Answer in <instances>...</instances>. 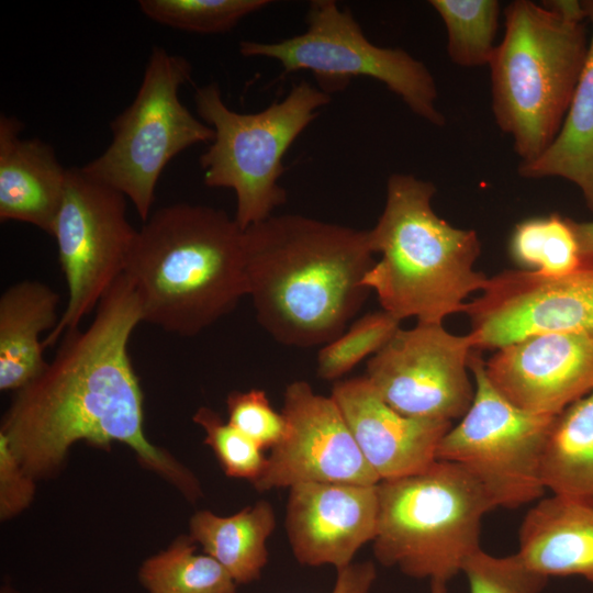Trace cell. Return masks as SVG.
<instances>
[{
    "instance_id": "6da1fadb",
    "label": "cell",
    "mask_w": 593,
    "mask_h": 593,
    "mask_svg": "<svg viewBox=\"0 0 593 593\" xmlns=\"http://www.w3.org/2000/svg\"><path fill=\"white\" fill-rule=\"evenodd\" d=\"M141 322L135 289L122 275L89 326L65 332L53 360L15 391L0 434L33 479L57 473L77 441L99 448L119 441L189 501L202 495L197 477L144 433V398L128 355L130 337Z\"/></svg>"
},
{
    "instance_id": "7a4b0ae2",
    "label": "cell",
    "mask_w": 593,
    "mask_h": 593,
    "mask_svg": "<svg viewBox=\"0 0 593 593\" xmlns=\"http://www.w3.org/2000/svg\"><path fill=\"white\" fill-rule=\"evenodd\" d=\"M368 232L300 214L245 230L246 292L258 323L279 343L307 348L344 333L369 290Z\"/></svg>"
},
{
    "instance_id": "3957f363",
    "label": "cell",
    "mask_w": 593,
    "mask_h": 593,
    "mask_svg": "<svg viewBox=\"0 0 593 593\" xmlns=\"http://www.w3.org/2000/svg\"><path fill=\"white\" fill-rule=\"evenodd\" d=\"M124 275L142 322L194 336L247 295L245 230L213 206L159 208L137 231Z\"/></svg>"
},
{
    "instance_id": "277c9868",
    "label": "cell",
    "mask_w": 593,
    "mask_h": 593,
    "mask_svg": "<svg viewBox=\"0 0 593 593\" xmlns=\"http://www.w3.org/2000/svg\"><path fill=\"white\" fill-rule=\"evenodd\" d=\"M435 193L430 181L392 174L383 211L367 231L371 251L380 259L362 284L399 321L443 323L465 313L468 298L480 293L489 278L474 267L481 253L477 232L437 215L432 204Z\"/></svg>"
},
{
    "instance_id": "5b68a950",
    "label": "cell",
    "mask_w": 593,
    "mask_h": 593,
    "mask_svg": "<svg viewBox=\"0 0 593 593\" xmlns=\"http://www.w3.org/2000/svg\"><path fill=\"white\" fill-rule=\"evenodd\" d=\"M489 64L492 112L519 163L557 136L581 75L590 36L583 2L515 0Z\"/></svg>"
},
{
    "instance_id": "8992f818",
    "label": "cell",
    "mask_w": 593,
    "mask_h": 593,
    "mask_svg": "<svg viewBox=\"0 0 593 593\" xmlns=\"http://www.w3.org/2000/svg\"><path fill=\"white\" fill-rule=\"evenodd\" d=\"M376 559L415 579L448 582L480 548L483 516L495 508L484 488L457 463L378 483Z\"/></svg>"
},
{
    "instance_id": "52a82bcc",
    "label": "cell",
    "mask_w": 593,
    "mask_h": 593,
    "mask_svg": "<svg viewBox=\"0 0 593 593\" xmlns=\"http://www.w3.org/2000/svg\"><path fill=\"white\" fill-rule=\"evenodd\" d=\"M331 101L329 94L301 80L282 100L259 112L239 113L227 107L216 82L195 89L197 113L214 132L199 158L203 181L234 191V219L243 230L286 203L287 190L279 183L286 171L283 157Z\"/></svg>"
},
{
    "instance_id": "ba28073f",
    "label": "cell",
    "mask_w": 593,
    "mask_h": 593,
    "mask_svg": "<svg viewBox=\"0 0 593 593\" xmlns=\"http://www.w3.org/2000/svg\"><path fill=\"white\" fill-rule=\"evenodd\" d=\"M191 77L186 57L153 47L134 100L110 123V145L80 167L130 199L143 222L153 213L156 186L167 164L187 148L213 141V128L179 98Z\"/></svg>"
},
{
    "instance_id": "9c48e42d",
    "label": "cell",
    "mask_w": 593,
    "mask_h": 593,
    "mask_svg": "<svg viewBox=\"0 0 593 593\" xmlns=\"http://www.w3.org/2000/svg\"><path fill=\"white\" fill-rule=\"evenodd\" d=\"M306 31L277 42L242 41L244 57L277 60L283 76L300 70L314 75L327 94L344 91L353 79L371 78L396 94L418 118L443 127L446 118L437 107L438 90L427 66L402 48L371 43L349 9L334 0L310 2Z\"/></svg>"
},
{
    "instance_id": "30bf717a",
    "label": "cell",
    "mask_w": 593,
    "mask_h": 593,
    "mask_svg": "<svg viewBox=\"0 0 593 593\" xmlns=\"http://www.w3.org/2000/svg\"><path fill=\"white\" fill-rule=\"evenodd\" d=\"M470 369L473 401L440 440L437 460L467 470L495 507L517 508L540 500L546 490L544 450L555 416L529 413L504 398L488 379L479 350Z\"/></svg>"
},
{
    "instance_id": "8fae6325",
    "label": "cell",
    "mask_w": 593,
    "mask_h": 593,
    "mask_svg": "<svg viewBox=\"0 0 593 593\" xmlns=\"http://www.w3.org/2000/svg\"><path fill=\"white\" fill-rule=\"evenodd\" d=\"M126 217L125 197L87 176L67 169L63 201L52 236L68 287V300L55 328L43 339L54 345L65 332L77 328L124 275L136 237Z\"/></svg>"
},
{
    "instance_id": "7c38bea8",
    "label": "cell",
    "mask_w": 593,
    "mask_h": 593,
    "mask_svg": "<svg viewBox=\"0 0 593 593\" xmlns=\"http://www.w3.org/2000/svg\"><path fill=\"white\" fill-rule=\"evenodd\" d=\"M475 351L469 334L450 333L443 323H417L400 327L371 356L365 377L399 413L452 423L473 401L470 365Z\"/></svg>"
},
{
    "instance_id": "4fadbf2b",
    "label": "cell",
    "mask_w": 593,
    "mask_h": 593,
    "mask_svg": "<svg viewBox=\"0 0 593 593\" xmlns=\"http://www.w3.org/2000/svg\"><path fill=\"white\" fill-rule=\"evenodd\" d=\"M463 314L479 351L496 350L536 334H593V257L562 277L503 270L488 278Z\"/></svg>"
},
{
    "instance_id": "5bb4252c",
    "label": "cell",
    "mask_w": 593,
    "mask_h": 593,
    "mask_svg": "<svg viewBox=\"0 0 593 593\" xmlns=\"http://www.w3.org/2000/svg\"><path fill=\"white\" fill-rule=\"evenodd\" d=\"M281 413L286 430L251 483L258 492L306 482H380L331 395L315 393L306 381H294L286 388Z\"/></svg>"
},
{
    "instance_id": "9a60e30c",
    "label": "cell",
    "mask_w": 593,
    "mask_h": 593,
    "mask_svg": "<svg viewBox=\"0 0 593 593\" xmlns=\"http://www.w3.org/2000/svg\"><path fill=\"white\" fill-rule=\"evenodd\" d=\"M484 369L517 407L556 416L593 389V334L530 335L496 349Z\"/></svg>"
},
{
    "instance_id": "2e32d148",
    "label": "cell",
    "mask_w": 593,
    "mask_h": 593,
    "mask_svg": "<svg viewBox=\"0 0 593 593\" xmlns=\"http://www.w3.org/2000/svg\"><path fill=\"white\" fill-rule=\"evenodd\" d=\"M378 514V484L292 485L284 517L292 553L304 566L343 569L353 563L365 544L374 539Z\"/></svg>"
},
{
    "instance_id": "e0dca14e",
    "label": "cell",
    "mask_w": 593,
    "mask_h": 593,
    "mask_svg": "<svg viewBox=\"0 0 593 593\" xmlns=\"http://www.w3.org/2000/svg\"><path fill=\"white\" fill-rule=\"evenodd\" d=\"M331 396L361 454L380 481L417 473L437 460V449L452 423L405 416L378 394L363 377L338 381Z\"/></svg>"
},
{
    "instance_id": "ac0fdd59",
    "label": "cell",
    "mask_w": 593,
    "mask_h": 593,
    "mask_svg": "<svg viewBox=\"0 0 593 593\" xmlns=\"http://www.w3.org/2000/svg\"><path fill=\"white\" fill-rule=\"evenodd\" d=\"M23 123L0 116V221H18L52 235L66 178L54 148L40 138L25 139Z\"/></svg>"
},
{
    "instance_id": "d6986e66",
    "label": "cell",
    "mask_w": 593,
    "mask_h": 593,
    "mask_svg": "<svg viewBox=\"0 0 593 593\" xmlns=\"http://www.w3.org/2000/svg\"><path fill=\"white\" fill-rule=\"evenodd\" d=\"M518 556L550 577L579 575L593 582V500L552 494L525 515Z\"/></svg>"
},
{
    "instance_id": "ffe728a7",
    "label": "cell",
    "mask_w": 593,
    "mask_h": 593,
    "mask_svg": "<svg viewBox=\"0 0 593 593\" xmlns=\"http://www.w3.org/2000/svg\"><path fill=\"white\" fill-rule=\"evenodd\" d=\"M59 295L40 281L24 280L0 298V390L18 391L46 367L41 334L57 325Z\"/></svg>"
},
{
    "instance_id": "44dd1931",
    "label": "cell",
    "mask_w": 593,
    "mask_h": 593,
    "mask_svg": "<svg viewBox=\"0 0 593 593\" xmlns=\"http://www.w3.org/2000/svg\"><path fill=\"white\" fill-rule=\"evenodd\" d=\"M582 2L591 26L589 49L564 120L552 143L537 158L519 163L517 172L572 182L593 213V0Z\"/></svg>"
},
{
    "instance_id": "7402d4cb",
    "label": "cell",
    "mask_w": 593,
    "mask_h": 593,
    "mask_svg": "<svg viewBox=\"0 0 593 593\" xmlns=\"http://www.w3.org/2000/svg\"><path fill=\"white\" fill-rule=\"evenodd\" d=\"M276 527L271 504L258 501L231 516L198 511L190 518V537L220 562L236 584L259 579L268 561L267 539Z\"/></svg>"
},
{
    "instance_id": "603a6c76",
    "label": "cell",
    "mask_w": 593,
    "mask_h": 593,
    "mask_svg": "<svg viewBox=\"0 0 593 593\" xmlns=\"http://www.w3.org/2000/svg\"><path fill=\"white\" fill-rule=\"evenodd\" d=\"M541 475L552 494L593 500V389L555 416Z\"/></svg>"
},
{
    "instance_id": "cb8c5ba5",
    "label": "cell",
    "mask_w": 593,
    "mask_h": 593,
    "mask_svg": "<svg viewBox=\"0 0 593 593\" xmlns=\"http://www.w3.org/2000/svg\"><path fill=\"white\" fill-rule=\"evenodd\" d=\"M194 544L181 535L142 563L138 579L147 593H236L225 568L206 553H195Z\"/></svg>"
},
{
    "instance_id": "d4e9b609",
    "label": "cell",
    "mask_w": 593,
    "mask_h": 593,
    "mask_svg": "<svg viewBox=\"0 0 593 593\" xmlns=\"http://www.w3.org/2000/svg\"><path fill=\"white\" fill-rule=\"evenodd\" d=\"M507 249L518 269L549 278L573 272L585 259L572 220L557 213L518 222L511 233Z\"/></svg>"
},
{
    "instance_id": "484cf974",
    "label": "cell",
    "mask_w": 593,
    "mask_h": 593,
    "mask_svg": "<svg viewBox=\"0 0 593 593\" xmlns=\"http://www.w3.org/2000/svg\"><path fill=\"white\" fill-rule=\"evenodd\" d=\"M447 34L450 60L465 68L489 66L495 42L500 8L496 0H430Z\"/></svg>"
},
{
    "instance_id": "4316f807",
    "label": "cell",
    "mask_w": 593,
    "mask_h": 593,
    "mask_svg": "<svg viewBox=\"0 0 593 593\" xmlns=\"http://www.w3.org/2000/svg\"><path fill=\"white\" fill-rule=\"evenodd\" d=\"M268 0H139L152 21L197 34H219L234 29L244 18L268 7Z\"/></svg>"
},
{
    "instance_id": "83f0119b",
    "label": "cell",
    "mask_w": 593,
    "mask_h": 593,
    "mask_svg": "<svg viewBox=\"0 0 593 593\" xmlns=\"http://www.w3.org/2000/svg\"><path fill=\"white\" fill-rule=\"evenodd\" d=\"M398 318L381 310L358 318L346 332L325 344L317 355V376L335 380L379 351L400 328Z\"/></svg>"
},
{
    "instance_id": "f1b7e54d",
    "label": "cell",
    "mask_w": 593,
    "mask_h": 593,
    "mask_svg": "<svg viewBox=\"0 0 593 593\" xmlns=\"http://www.w3.org/2000/svg\"><path fill=\"white\" fill-rule=\"evenodd\" d=\"M192 419L203 429L204 444L213 450L226 475L253 483L261 474L267 457L255 441L210 407H199Z\"/></svg>"
},
{
    "instance_id": "f546056e",
    "label": "cell",
    "mask_w": 593,
    "mask_h": 593,
    "mask_svg": "<svg viewBox=\"0 0 593 593\" xmlns=\"http://www.w3.org/2000/svg\"><path fill=\"white\" fill-rule=\"evenodd\" d=\"M461 571L470 593H541L549 579L526 564L517 552L495 557L481 548L465 560Z\"/></svg>"
},
{
    "instance_id": "4dcf8cb0",
    "label": "cell",
    "mask_w": 593,
    "mask_h": 593,
    "mask_svg": "<svg viewBox=\"0 0 593 593\" xmlns=\"http://www.w3.org/2000/svg\"><path fill=\"white\" fill-rule=\"evenodd\" d=\"M228 423L261 449L273 448L282 438L286 421L259 389L233 391L226 398Z\"/></svg>"
},
{
    "instance_id": "1f68e13d",
    "label": "cell",
    "mask_w": 593,
    "mask_h": 593,
    "mask_svg": "<svg viewBox=\"0 0 593 593\" xmlns=\"http://www.w3.org/2000/svg\"><path fill=\"white\" fill-rule=\"evenodd\" d=\"M21 467L0 434V517L7 521L24 511L33 501L35 483Z\"/></svg>"
},
{
    "instance_id": "d6a6232c",
    "label": "cell",
    "mask_w": 593,
    "mask_h": 593,
    "mask_svg": "<svg viewBox=\"0 0 593 593\" xmlns=\"http://www.w3.org/2000/svg\"><path fill=\"white\" fill-rule=\"evenodd\" d=\"M376 578V567L371 561L351 563L337 570L332 593H369Z\"/></svg>"
},
{
    "instance_id": "836d02e7",
    "label": "cell",
    "mask_w": 593,
    "mask_h": 593,
    "mask_svg": "<svg viewBox=\"0 0 593 593\" xmlns=\"http://www.w3.org/2000/svg\"><path fill=\"white\" fill-rule=\"evenodd\" d=\"M572 226L578 238L581 253L585 258L593 257V221L577 222L572 220Z\"/></svg>"
},
{
    "instance_id": "e575fe53",
    "label": "cell",
    "mask_w": 593,
    "mask_h": 593,
    "mask_svg": "<svg viewBox=\"0 0 593 593\" xmlns=\"http://www.w3.org/2000/svg\"><path fill=\"white\" fill-rule=\"evenodd\" d=\"M447 582L434 580L430 581V593H447Z\"/></svg>"
},
{
    "instance_id": "d590c367",
    "label": "cell",
    "mask_w": 593,
    "mask_h": 593,
    "mask_svg": "<svg viewBox=\"0 0 593 593\" xmlns=\"http://www.w3.org/2000/svg\"><path fill=\"white\" fill-rule=\"evenodd\" d=\"M1 593H15V592L13 590H11L10 588H8V586H3L1 589Z\"/></svg>"
}]
</instances>
